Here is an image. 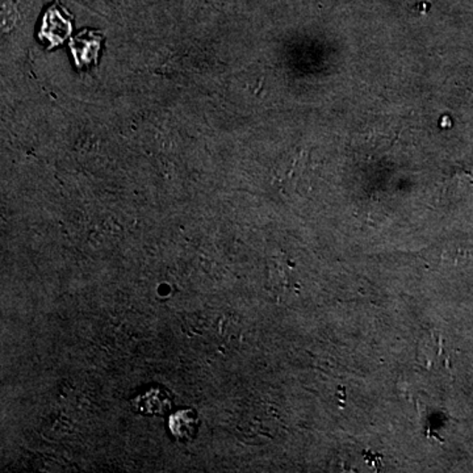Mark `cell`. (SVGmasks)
I'll use <instances>...</instances> for the list:
<instances>
[{
    "label": "cell",
    "instance_id": "cell-2",
    "mask_svg": "<svg viewBox=\"0 0 473 473\" xmlns=\"http://www.w3.org/2000/svg\"><path fill=\"white\" fill-rule=\"evenodd\" d=\"M101 41H103V35L97 30H84L83 32L79 33L77 38L72 39L70 50H72L73 57L77 62L79 69H86L91 64H98Z\"/></svg>",
    "mask_w": 473,
    "mask_h": 473
},
{
    "label": "cell",
    "instance_id": "cell-1",
    "mask_svg": "<svg viewBox=\"0 0 473 473\" xmlns=\"http://www.w3.org/2000/svg\"><path fill=\"white\" fill-rule=\"evenodd\" d=\"M72 16L59 3H56L45 13L39 38L49 42L50 47H57L72 35Z\"/></svg>",
    "mask_w": 473,
    "mask_h": 473
},
{
    "label": "cell",
    "instance_id": "cell-3",
    "mask_svg": "<svg viewBox=\"0 0 473 473\" xmlns=\"http://www.w3.org/2000/svg\"><path fill=\"white\" fill-rule=\"evenodd\" d=\"M132 404L134 410L143 416L162 417L171 412L173 397L163 388L154 387L137 396Z\"/></svg>",
    "mask_w": 473,
    "mask_h": 473
},
{
    "label": "cell",
    "instance_id": "cell-4",
    "mask_svg": "<svg viewBox=\"0 0 473 473\" xmlns=\"http://www.w3.org/2000/svg\"><path fill=\"white\" fill-rule=\"evenodd\" d=\"M170 430L177 441H193L199 430V418H197L196 412L185 409L173 414L170 418Z\"/></svg>",
    "mask_w": 473,
    "mask_h": 473
}]
</instances>
